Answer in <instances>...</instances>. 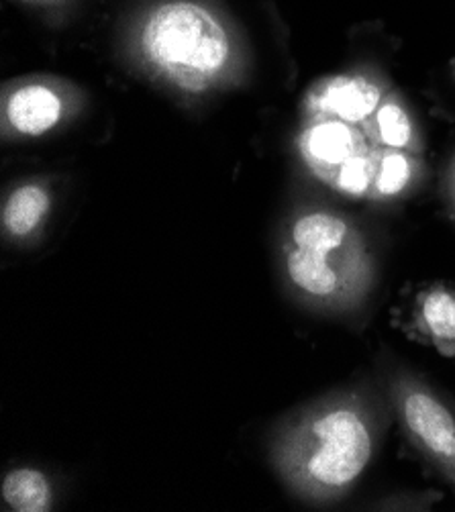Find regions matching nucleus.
I'll use <instances>...</instances> for the list:
<instances>
[{"mask_svg":"<svg viewBox=\"0 0 455 512\" xmlns=\"http://www.w3.org/2000/svg\"><path fill=\"white\" fill-rule=\"evenodd\" d=\"M64 111V96L49 84H23L5 98L7 127L25 137L52 131L62 121Z\"/></svg>","mask_w":455,"mask_h":512,"instance_id":"obj_5","label":"nucleus"},{"mask_svg":"<svg viewBox=\"0 0 455 512\" xmlns=\"http://www.w3.org/2000/svg\"><path fill=\"white\" fill-rule=\"evenodd\" d=\"M390 398L404 435L455 490V415L451 408L409 370L390 376Z\"/></svg>","mask_w":455,"mask_h":512,"instance_id":"obj_4","label":"nucleus"},{"mask_svg":"<svg viewBox=\"0 0 455 512\" xmlns=\"http://www.w3.org/2000/svg\"><path fill=\"white\" fill-rule=\"evenodd\" d=\"M421 329L445 353H455V294L443 288L425 292L417 311Z\"/></svg>","mask_w":455,"mask_h":512,"instance_id":"obj_9","label":"nucleus"},{"mask_svg":"<svg viewBox=\"0 0 455 512\" xmlns=\"http://www.w3.org/2000/svg\"><path fill=\"white\" fill-rule=\"evenodd\" d=\"M52 209V194L41 182H25L11 190L3 204V231L11 241L35 235Z\"/></svg>","mask_w":455,"mask_h":512,"instance_id":"obj_7","label":"nucleus"},{"mask_svg":"<svg viewBox=\"0 0 455 512\" xmlns=\"http://www.w3.org/2000/svg\"><path fill=\"white\" fill-rule=\"evenodd\" d=\"M378 137L388 147H407L413 139V125L398 102H384L376 109Z\"/></svg>","mask_w":455,"mask_h":512,"instance_id":"obj_11","label":"nucleus"},{"mask_svg":"<svg viewBox=\"0 0 455 512\" xmlns=\"http://www.w3.org/2000/svg\"><path fill=\"white\" fill-rule=\"evenodd\" d=\"M451 196H453V200H455V178L451 180Z\"/></svg>","mask_w":455,"mask_h":512,"instance_id":"obj_14","label":"nucleus"},{"mask_svg":"<svg viewBox=\"0 0 455 512\" xmlns=\"http://www.w3.org/2000/svg\"><path fill=\"white\" fill-rule=\"evenodd\" d=\"M317 113L356 123L370 117L380 105V88L362 76H339L323 82L311 96Z\"/></svg>","mask_w":455,"mask_h":512,"instance_id":"obj_6","label":"nucleus"},{"mask_svg":"<svg viewBox=\"0 0 455 512\" xmlns=\"http://www.w3.org/2000/svg\"><path fill=\"white\" fill-rule=\"evenodd\" d=\"M376 441V406L356 390L339 392L294 415L276 435L272 459L298 498L329 504L364 474Z\"/></svg>","mask_w":455,"mask_h":512,"instance_id":"obj_1","label":"nucleus"},{"mask_svg":"<svg viewBox=\"0 0 455 512\" xmlns=\"http://www.w3.org/2000/svg\"><path fill=\"white\" fill-rule=\"evenodd\" d=\"M33 3H49V0H33Z\"/></svg>","mask_w":455,"mask_h":512,"instance_id":"obj_15","label":"nucleus"},{"mask_svg":"<svg viewBox=\"0 0 455 512\" xmlns=\"http://www.w3.org/2000/svg\"><path fill=\"white\" fill-rule=\"evenodd\" d=\"M374 180H376L374 164L366 156H362V153L341 164L335 174L337 188L347 194H364Z\"/></svg>","mask_w":455,"mask_h":512,"instance_id":"obj_13","label":"nucleus"},{"mask_svg":"<svg viewBox=\"0 0 455 512\" xmlns=\"http://www.w3.org/2000/svg\"><path fill=\"white\" fill-rule=\"evenodd\" d=\"M413 174V166L409 162L407 156H402L398 151L388 153V156L382 158V162L378 164L376 170V188L380 194L390 196V194H398L404 186L409 184Z\"/></svg>","mask_w":455,"mask_h":512,"instance_id":"obj_12","label":"nucleus"},{"mask_svg":"<svg viewBox=\"0 0 455 512\" xmlns=\"http://www.w3.org/2000/svg\"><path fill=\"white\" fill-rule=\"evenodd\" d=\"M292 294L319 311H356L374 284V260L360 231L329 211L296 217L280 247Z\"/></svg>","mask_w":455,"mask_h":512,"instance_id":"obj_2","label":"nucleus"},{"mask_svg":"<svg viewBox=\"0 0 455 512\" xmlns=\"http://www.w3.org/2000/svg\"><path fill=\"white\" fill-rule=\"evenodd\" d=\"M139 49L151 70L192 92L221 80L233 58L223 23L190 0H174L151 11L139 33Z\"/></svg>","mask_w":455,"mask_h":512,"instance_id":"obj_3","label":"nucleus"},{"mask_svg":"<svg viewBox=\"0 0 455 512\" xmlns=\"http://www.w3.org/2000/svg\"><path fill=\"white\" fill-rule=\"evenodd\" d=\"M3 500L17 512H43L52 508L54 490L47 476L33 468H19L3 482Z\"/></svg>","mask_w":455,"mask_h":512,"instance_id":"obj_10","label":"nucleus"},{"mask_svg":"<svg viewBox=\"0 0 455 512\" xmlns=\"http://www.w3.org/2000/svg\"><path fill=\"white\" fill-rule=\"evenodd\" d=\"M302 151L317 168H339L360 153V137L345 121L325 119L302 137Z\"/></svg>","mask_w":455,"mask_h":512,"instance_id":"obj_8","label":"nucleus"}]
</instances>
